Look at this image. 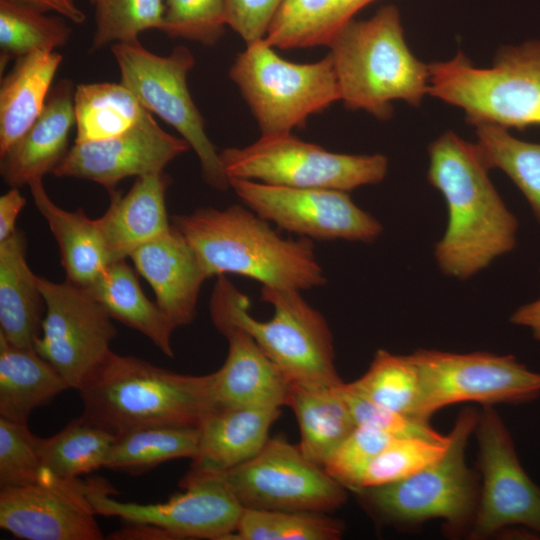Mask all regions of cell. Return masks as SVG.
Segmentation results:
<instances>
[{
	"instance_id": "cell-27",
	"label": "cell",
	"mask_w": 540,
	"mask_h": 540,
	"mask_svg": "<svg viewBox=\"0 0 540 540\" xmlns=\"http://www.w3.org/2000/svg\"><path fill=\"white\" fill-rule=\"evenodd\" d=\"M68 388L63 376L34 348L12 345L0 336V417L28 423L33 410Z\"/></svg>"
},
{
	"instance_id": "cell-39",
	"label": "cell",
	"mask_w": 540,
	"mask_h": 540,
	"mask_svg": "<svg viewBox=\"0 0 540 540\" xmlns=\"http://www.w3.org/2000/svg\"><path fill=\"white\" fill-rule=\"evenodd\" d=\"M447 446L419 438H394L368 464L354 491L410 477L442 458Z\"/></svg>"
},
{
	"instance_id": "cell-18",
	"label": "cell",
	"mask_w": 540,
	"mask_h": 540,
	"mask_svg": "<svg viewBox=\"0 0 540 540\" xmlns=\"http://www.w3.org/2000/svg\"><path fill=\"white\" fill-rule=\"evenodd\" d=\"M190 148L183 138L165 132L144 109L140 119L118 136L75 143L53 175L93 181L110 191L127 177L164 171Z\"/></svg>"
},
{
	"instance_id": "cell-4",
	"label": "cell",
	"mask_w": 540,
	"mask_h": 540,
	"mask_svg": "<svg viewBox=\"0 0 540 540\" xmlns=\"http://www.w3.org/2000/svg\"><path fill=\"white\" fill-rule=\"evenodd\" d=\"M327 46L341 100L349 109H362L383 120L392 115V101L418 106L429 94V65L410 51L393 5L367 20H350Z\"/></svg>"
},
{
	"instance_id": "cell-40",
	"label": "cell",
	"mask_w": 540,
	"mask_h": 540,
	"mask_svg": "<svg viewBox=\"0 0 540 540\" xmlns=\"http://www.w3.org/2000/svg\"><path fill=\"white\" fill-rule=\"evenodd\" d=\"M225 0H164L160 31L171 38L215 45L225 32Z\"/></svg>"
},
{
	"instance_id": "cell-14",
	"label": "cell",
	"mask_w": 540,
	"mask_h": 540,
	"mask_svg": "<svg viewBox=\"0 0 540 540\" xmlns=\"http://www.w3.org/2000/svg\"><path fill=\"white\" fill-rule=\"evenodd\" d=\"M45 304L35 351L79 389L112 352V318L87 288L37 276Z\"/></svg>"
},
{
	"instance_id": "cell-42",
	"label": "cell",
	"mask_w": 540,
	"mask_h": 540,
	"mask_svg": "<svg viewBox=\"0 0 540 540\" xmlns=\"http://www.w3.org/2000/svg\"><path fill=\"white\" fill-rule=\"evenodd\" d=\"M394 438L378 429L357 425L331 452L323 468L347 490L354 491L368 464Z\"/></svg>"
},
{
	"instance_id": "cell-45",
	"label": "cell",
	"mask_w": 540,
	"mask_h": 540,
	"mask_svg": "<svg viewBox=\"0 0 540 540\" xmlns=\"http://www.w3.org/2000/svg\"><path fill=\"white\" fill-rule=\"evenodd\" d=\"M25 197L12 187L0 197V242L16 232V220L25 206Z\"/></svg>"
},
{
	"instance_id": "cell-32",
	"label": "cell",
	"mask_w": 540,
	"mask_h": 540,
	"mask_svg": "<svg viewBox=\"0 0 540 540\" xmlns=\"http://www.w3.org/2000/svg\"><path fill=\"white\" fill-rule=\"evenodd\" d=\"M116 436L83 416L49 438H42V468L64 480L104 467Z\"/></svg>"
},
{
	"instance_id": "cell-10",
	"label": "cell",
	"mask_w": 540,
	"mask_h": 540,
	"mask_svg": "<svg viewBox=\"0 0 540 540\" xmlns=\"http://www.w3.org/2000/svg\"><path fill=\"white\" fill-rule=\"evenodd\" d=\"M112 54L121 73V83L141 105L174 127L197 154L204 180L217 190L230 187L219 153L205 131V122L193 102L187 85L188 72L195 64L183 45L168 56L148 51L138 39L112 44Z\"/></svg>"
},
{
	"instance_id": "cell-35",
	"label": "cell",
	"mask_w": 540,
	"mask_h": 540,
	"mask_svg": "<svg viewBox=\"0 0 540 540\" xmlns=\"http://www.w3.org/2000/svg\"><path fill=\"white\" fill-rule=\"evenodd\" d=\"M70 36L71 29L62 17L48 16L15 1L0 0L1 71L13 58L63 47Z\"/></svg>"
},
{
	"instance_id": "cell-11",
	"label": "cell",
	"mask_w": 540,
	"mask_h": 540,
	"mask_svg": "<svg viewBox=\"0 0 540 540\" xmlns=\"http://www.w3.org/2000/svg\"><path fill=\"white\" fill-rule=\"evenodd\" d=\"M408 357L420 378L416 417L421 421L429 422L437 411L452 404H518L540 396V373L513 355L417 349Z\"/></svg>"
},
{
	"instance_id": "cell-48",
	"label": "cell",
	"mask_w": 540,
	"mask_h": 540,
	"mask_svg": "<svg viewBox=\"0 0 540 540\" xmlns=\"http://www.w3.org/2000/svg\"><path fill=\"white\" fill-rule=\"evenodd\" d=\"M510 322L528 328L534 339L540 341V297L515 310L510 317Z\"/></svg>"
},
{
	"instance_id": "cell-37",
	"label": "cell",
	"mask_w": 540,
	"mask_h": 540,
	"mask_svg": "<svg viewBox=\"0 0 540 540\" xmlns=\"http://www.w3.org/2000/svg\"><path fill=\"white\" fill-rule=\"evenodd\" d=\"M335 34L334 0H283L264 40L280 49L327 45Z\"/></svg>"
},
{
	"instance_id": "cell-22",
	"label": "cell",
	"mask_w": 540,
	"mask_h": 540,
	"mask_svg": "<svg viewBox=\"0 0 540 540\" xmlns=\"http://www.w3.org/2000/svg\"><path fill=\"white\" fill-rule=\"evenodd\" d=\"M281 409L220 407L198 425L199 443L187 476L223 473L255 457Z\"/></svg>"
},
{
	"instance_id": "cell-21",
	"label": "cell",
	"mask_w": 540,
	"mask_h": 540,
	"mask_svg": "<svg viewBox=\"0 0 540 540\" xmlns=\"http://www.w3.org/2000/svg\"><path fill=\"white\" fill-rule=\"evenodd\" d=\"M73 82L55 84L43 111L26 133L0 157L3 181L18 188L53 173L68 152V138L75 124Z\"/></svg>"
},
{
	"instance_id": "cell-24",
	"label": "cell",
	"mask_w": 540,
	"mask_h": 540,
	"mask_svg": "<svg viewBox=\"0 0 540 540\" xmlns=\"http://www.w3.org/2000/svg\"><path fill=\"white\" fill-rule=\"evenodd\" d=\"M34 204L46 220L61 255L66 280L88 288L113 262V256L97 219L83 210L67 211L48 196L42 178L28 184Z\"/></svg>"
},
{
	"instance_id": "cell-6",
	"label": "cell",
	"mask_w": 540,
	"mask_h": 540,
	"mask_svg": "<svg viewBox=\"0 0 540 540\" xmlns=\"http://www.w3.org/2000/svg\"><path fill=\"white\" fill-rule=\"evenodd\" d=\"M301 291L261 287V300L273 307L272 318L260 321L249 313L250 301L224 275L210 299L211 319L220 330L247 332L292 383L338 386L333 337L323 315Z\"/></svg>"
},
{
	"instance_id": "cell-29",
	"label": "cell",
	"mask_w": 540,
	"mask_h": 540,
	"mask_svg": "<svg viewBox=\"0 0 540 540\" xmlns=\"http://www.w3.org/2000/svg\"><path fill=\"white\" fill-rule=\"evenodd\" d=\"M288 406L300 430L298 447L308 460L321 467L357 426L339 385L291 383Z\"/></svg>"
},
{
	"instance_id": "cell-19",
	"label": "cell",
	"mask_w": 540,
	"mask_h": 540,
	"mask_svg": "<svg viewBox=\"0 0 540 540\" xmlns=\"http://www.w3.org/2000/svg\"><path fill=\"white\" fill-rule=\"evenodd\" d=\"M129 258L176 328L190 324L196 315L201 286L209 276L186 238L172 226L136 248Z\"/></svg>"
},
{
	"instance_id": "cell-12",
	"label": "cell",
	"mask_w": 540,
	"mask_h": 540,
	"mask_svg": "<svg viewBox=\"0 0 540 540\" xmlns=\"http://www.w3.org/2000/svg\"><path fill=\"white\" fill-rule=\"evenodd\" d=\"M204 476L219 478L242 507L249 509L331 513L348 496L347 489L323 467L281 437L269 438L252 459Z\"/></svg>"
},
{
	"instance_id": "cell-2",
	"label": "cell",
	"mask_w": 540,
	"mask_h": 540,
	"mask_svg": "<svg viewBox=\"0 0 540 540\" xmlns=\"http://www.w3.org/2000/svg\"><path fill=\"white\" fill-rule=\"evenodd\" d=\"M171 220L195 250L209 278L238 274L265 287L297 291L326 283L311 239L283 238L248 207L199 208Z\"/></svg>"
},
{
	"instance_id": "cell-33",
	"label": "cell",
	"mask_w": 540,
	"mask_h": 540,
	"mask_svg": "<svg viewBox=\"0 0 540 540\" xmlns=\"http://www.w3.org/2000/svg\"><path fill=\"white\" fill-rule=\"evenodd\" d=\"M476 147L488 169L505 172L523 193L540 223V144L512 136L507 128L478 122Z\"/></svg>"
},
{
	"instance_id": "cell-23",
	"label": "cell",
	"mask_w": 540,
	"mask_h": 540,
	"mask_svg": "<svg viewBox=\"0 0 540 540\" xmlns=\"http://www.w3.org/2000/svg\"><path fill=\"white\" fill-rule=\"evenodd\" d=\"M170 184L171 178L162 171L137 177L125 195L108 191L109 207L97 222L116 260L126 259L171 229L165 203Z\"/></svg>"
},
{
	"instance_id": "cell-43",
	"label": "cell",
	"mask_w": 540,
	"mask_h": 540,
	"mask_svg": "<svg viewBox=\"0 0 540 540\" xmlns=\"http://www.w3.org/2000/svg\"><path fill=\"white\" fill-rule=\"evenodd\" d=\"M339 390L357 425H366L397 438H419L439 444L449 443V436L432 428L430 422L418 420L362 398L347 390L344 382L339 385Z\"/></svg>"
},
{
	"instance_id": "cell-7",
	"label": "cell",
	"mask_w": 540,
	"mask_h": 540,
	"mask_svg": "<svg viewBox=\"0 0 540 540\" xmlns=\"http://www.w3.org/2000/svg\"><path fill=\"white\" fill-rule=\"evenodd\" d=\"M429 94L464 110L467 121L524 129L540 125V42L507 46L493 66L475 67L462 53L429 65Z\"/></svg>"
},
{
	"instance_id": "cell-9",
	"label": "cell",
	"mask_w": 540,
	"mask_h": 540,
	"mask_svg": "<svg viewBox=\"0 0 540 540\" xmlns=\"http://www.w3.org/2000/svg\"><path fill=\"white\" fill-rule=\"evenodd\" d=\"M219 156L228 179L295 188L348 192L381 182L388 170L382 154L334 153L291 133L261 136L248 146L225 148Z\"/></svg>"
},
{
	"instance_id": "cell-34",
	"label": "cell",
	"mask_w": 540,
	"mask_h": 540,
	"mask_svg": "<svg viewBox=\"0 0 540 540\" xmlns=\"http://www.w3.org/2000/svg\"><path fill=\"white\" fill-rule=\"evenodd\" d=\"M344 386L373 403L417 419L421 385L418 371L408 355L379 349L368 370Z\"/></svg>"
},
{
	"instance_id": "cell-1",
	"label": "cell",
	"mask_w": 540,
	"mask_h": 540,
	"mask_svg": "<svg viewBox=\"0 0 540 540\" xmlns=\"http://www.w3.org/2000/svg\"><path fill=\"white\" fill-rule=\"evenodd\" d=\"M428 152L427 178L442 194L448 214L434 256L443 273L466 280L515 248L518 221L493 186L475 143L447 131Z\"/></svg>"
},
{
	"instance_id": "cell-16",
	"label": "cell",
	"mask_w": 540,
	"mask_h": 540,
	"mask_svg": "<svg viewBox=\"0 0 540 540\" xmlns=\"http://www.w3.org/2000/svg\"><path fill=\"white\" fill-rule=\"evenodd\" d=\"M180 486L185 491L166 502L139 504L114 499L113 487L96 479L87 497L96 515L156 525L169 531L176 540H228L243 511L231 490L215 476L185 475Z\"/></svg>"
},
{
	"instance_id": "cell-20",
	"label": "cell",
	"mask_w": 540,
	"mask_h": 540,
	"mask_svg": "<svg viewBox=\"0 0 540 540\" xmlns=\"http://www.w3.org/2000/svg\"><path fill=\"white\" fill-rule=\"evenodd\" d=\"M219 332L228 341V353L221 368L212 373L218 408L288 406L292 382L255 340L238 327H225Z\"/></svg>"
},
{
	"instance_id": "cell-31",
	"label": "cell",
	"mask_w": 540,
	"mask_h": 540,
	"mask_svg": "<svg viewBox=\"0 0 540 540\" xmlns=\"http://www.w3.org/2000/svg\"><path fill=\"white\" fill-rule=\"evenodd\" d=\"M198 426H160L134 430L116 437L104 467L142 473L163 462L196 456Z\"/></svg>"
},
{
	"instance_id": "cell-47",
	"label": "cell",
	"mask_w": 540,
	"mask_h": 540,
	"mask_svg": "<svg viewBox=\"0 0 540 540\" xmlns=\"http://www.w3.org/2000/svg\"><path fill=\"white\" fill-rule=\"evenodd\" d=\"M114 540H176L169 531L152 524L130 523L109 535Z\"/></svg>"
},
{
	"instance_id": "cell-5",
	"label": "cell",
	"mask_w": 540,
	"mask_h": 540,
	"mask_svg": "<svg viewBox=\"0 0 540 540\" xmlns=\"http://www.w3.org/2000/svg\"><path fill=\"white\" fill-rule=\"evenodd\" d=\"M478 411L462 409L448 434L445 454L435 463L400 481L354 491L377 523L413 529L431 520L442 523L449 538H467L476 516L480 478L466 461Z\"/></svg>"
},
{
	"instance_id": "cell-8",
	"label": "cell",
	"mask_w": 540,
	"mask_h": 540,
	"mask_svg": "<svg viewBox=\"0 0 540 540\" xmlns=\"http://www.w3.org/2000/svg\"><path fill=\"white\" fill-rule=\"evenodd\" d=\"M229 77L249 105L261 136L291 133L311 114L341 100L329 53L317 62L293 63L275 53L264 39L246 44Z\"/></svg>"
},
{
	"instance_id": "cell-38",
	"label": "cell",
	"mask_w": 540,
	"mask_h": 540,
	"mask_svg": "<svg viewBox=\"0 0 540 540\" xmlns=\"http://www.w3.org/2000/svg\"><path fill=\"white\" fill-rule=\"evenodd\" d=\"M91 51L109 44L138 39L147 29L161 30L164 0H100Z\"/></svg>"
},
{
	"instance_id": "cell-36",
	"label": "cell",
	"mask_w": 540,
	"mask_h": 540,
	"mask_svg": "<svg viewBox=\"0 0 540 540\" xmlns=\"http://www.w3.org/2000/svg\"><path fill=\"white\" fill-rule=\"evenodd\" d=\"M344 531L327 513L243 508L228 540H337Z\"/></svg>"
},
{
	"instance_id": "cell-30",
	"label": "cell",
	"mask_w": 540,
	"mask_h": 540,
	"mask_svg": "<svg viewBox=\"0 0 540 540\" xmlns=\"http://www.w3.org/2000/svg\"><path fill=\"white\" fill-rule=\"evenodd\" d=\"M144 109L122 83L79 84L74 94L75 143L118 136L140 119Z\"/></svg>"
},
{
	"instance_id": "cell-46",
	"label": "cell",
	"mask_w": 540,
	"mask_h": 540,
	"mask_svg": "<svg viewBox=\"0 0 540 540\" xmlns=\"http://www.w3.org/2000/svg\"><path fill=\"white\" fill-rule=\"evenodd\" d=\"M38 9L44 13L55 12L69 21L82 24L86 21V15L80 9L75 0H11Z\"/></svg>"
},
{
	"instance_id": "cell-13",
	"label": "cell",
	"mask_w": 540,
	"mask_h": 540,
	"mask_svg": "<svg viewBox=\"0 0 540 540\" xmlns=\"http://www.w3.org/2000/svg\"><path fill=\"white\" fill-rule=\"evenodd\" d=\"M479 500L470 540H486L513 528L540 538V486L524 470L512 436L493 405L478 411Z\"/></svg>"
},
{
	"instance_id": "cell-28",
	"label": "cell",
	"mask_w": 540,
	"mask_h": 540,
	"mask_svg": "<svg viewBox=\"0 0 540 540\" xmlns=\"http://www.w3.org/2000/svg\"><path fill=\"white\" fill-rule=\"evenodd\" d=\"M87 289L112 319L143 334L166 356H174L171 338L176 326L147 298L125 259L111 263Z\"/></svg>"
},
{
	"instance_id": "cell-25",
	"label": "cell",
	"mask_w": 540,
	"mask_h": 540,
	"mask_svg": "<svg viewBox=\"0 0 540 540\" xmlns=\"http://www.w3.org/2000/svg\"><path fill=\"white\" fill-rule=\"evenodd\" d=\"M43 306L37 275L27 262L24 234L16 230L0 242V336L12 345L34 348Z\"/></svg>"
},
{
	"instance_id": "cell-3",
	"label": "cell",
	"mask_w": 540,
	"mask_h": 540,
	"mask_svg": "<svg viewBox=\"0 0 540 540\" xmlns=\"http://www.w3.org/2000/svg\"><path fill=\"white\" fill-rule=\"evenodd\" d=\"M83 416L116 437L160 426H198L218 408L212 373L184 375L111 352L78 389Z\"/></svg>"
},
{
	"instance_id": "cell-41",
	"label": "cell",
	"mask_w": 540,
	"mask_h": 540,
	"mask_svg": "<svg viewBox=\"0 0 540 540\" xmlns=\"http://www.w3.org/2000/svg\"><path fill=\"white\" fill-rule=\"evenodd\" d=\"M41 443L28 423L0 417V488L40 482Z\"/></svg>"
},
{
	"instance_id": "cell-15",
	"label": "cell",
	"mask_w": 540,
	"mask_h": 540,
	"mask_svg": "<svg viewBox=\"0 0 540 540\" xmlns=\"http://www.w3.org/2000/svg\"><path fill=\"white\" fill-rule=\"evenodd\" d=\"M230 188L260 217L308 239L372 242L381 223L358 207L347 192L270 185L230 178Z\"/></svg>"
},
{
	"instance_id": "cell-26",
	"label": "cell",
	"mask_w": 540,
	"mask_h": 540,
	"mask_svg": "<svg viewBox=\"0 0 540 540\" xmlns=\"http://www.w3.org/2000/svg\"><path fill=\"white\" fill-rule=\"evenodd\" d=\"M62 59L56 51H34L16 59L1 78L0 157L40 116Z\"/></svg>"
},
{
	"instance_id": "cell-44",
	"label": "cell",
	"mask_w": 540,
	"mask_h": 540,
	"mask_svg": "<svg viewBox=\"0 0 540 540\" xmlns=\"http://www.w3.org/2000/svg\"><path fill=\"white\" fill-rule=\"evenodd\" d=\"M283 0H225L227 24L246 44L264 39Z\"/></svg>"
},
{
	"instance_id": "cell-49",
	"label": "cell",
	"mask_w": 540,
	"mask_h": 540,
	"mask_svg": "<svg viewBox=\"0 0 540 540\" xmlns=\"http://www.w3.org/2000/svg\"><path fill=\"white\" fill-rule=\"evenodd\" d=\"M376 0H334L335 33L366 5Z\"/></svg>"
},
{
	"instance_id": "cell-50",
	"label": "cell",
	"mask_w": 540,
	"mask_h": 540,
	"mask_svg": "<svg viewBox=\"0 0 540 540\" xmlns=\"http://www.w3.org/2000/svg\"><path fill=\"white\" fill-rule=\"evenodd\" d=\"M91 4L96 5L100 0H89Z\"/></svg>"
},
{
	"instance_id": "cell-17",
	"label": "cell",
	"mask_w": 540,
	"mask_h": 540,
	"mask_svg": "<svg viewBox=\"0 0 540 540\" xmlns=\"http://www.w3.org/2000/svg\"><path fill=\"white\" fill-rule=\"evenodd\" d=\"M95 479H60L42 468L40 482L0 488V527L25 540H101L87 494Z\"/></svg>"
}]
</instances>
